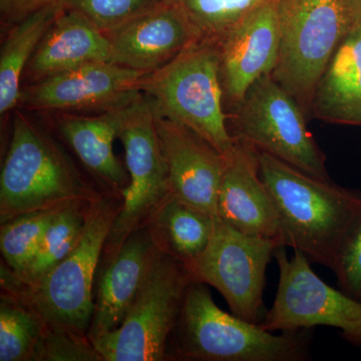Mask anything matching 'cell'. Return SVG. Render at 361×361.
I'll return each mask as SVG.
<instances>
[{
	"label": "cell",
	"mask_w": 361,
	"mask_h": 361,
	"mask_svg": "<svg viewBox=\"0 0 361 361\" xmlns=\"http://www.w3.org/2000/svg\"><path fill=\"white\" fill-rule=\"evenodd\" d=\"M260 175L274 202L282 246L334 270L361 217V192L339 186L259 151Z\"/></svg>",
	"instance_id": "obj_1"
},
{
	"label": "cell",
	"mask_w": 361,
	"mask_h": 361,
	"mask_svg": "<svg viewBox=\"0 0 361 361\" xmlns=\"http://www.w3.org/2000/svg\"><path fill=\"white\" fill-rule=\"evenodd\" d=\"M313 329L268 331L221 310L208 285L192 281L170 342L167 360L305 361L311 360Z\"/></svg>",
	"instance_id": "obj_2"
},
{
	"label": "cell",
	"mask_w": 361,
	"mask_h": 361,
	"mask_svg": "<svg viewBox=\"0 0 361 361\" xmlns=\"http://www.w3.org/2000/svg\"><path fill=\"white\" fill-rule=\"evenodd\" d=\"M101 196L61 142L18 109L13 111L11 142L0 174L1 224L25 214Z\"/></svg>",
	"instance_id": "obj_3"
},
{
	"label": "cell",
	"mask_w": 361,
	"mask_h": 361,
	"mask_svg": "<svg viewBox=\"0 0 361 361\" xmlns=\"http://www.w3.org/2000/svg\"><path fill=\"white\" fill-rule=\"evenodd\" d=\"M122 206V197L102 195L90 203L80 238L63 260L33 286L2 288L32 306L47 324L87 336L94 276Z\"/></svg>",
	"instance_id": "obj_4"
},
{
	"label": "cell",
	"mask_w": 361,
	"mask_h": 361,
	"mask_svg": "<svg viewBox=\"0 0 361 361\" xmlns=\"http://www.w3.org/2000/svg\"><path fill=\"white\" fill-rule=\"evenodd\" d=\"M279 56L271 77L310 120L316 85L361 16L353 0H279Z\"/></svg>",
	"instance_id": "obj_5"
},
{
	"label": "cell",
	"mask_w": 361,
	"mask_h": 361,
	"mask_svg": "<svg viewBox=\"0 0 361 361\" xmlns=\"http://www.w3.org/2000/svg\"><path fill=\"white\" fill-rule=\"evenodd\" d=\"M158 116L182 123L212 144L223 155L235 139L228 126L215 45L194 42L139 82Z\"/></svg>",
	"instance_id": "obj_6"
},
{
	"label": "cell",
	"mask_w": 361,
	"mask_h": 361,
	"mask_svg": "<svg viewBox=\"0 0 361 361\" xmlns=\"http://www.w3.org/2000/svg\"><path fill=\"white\" fill-rule=\"evenodd\" d=\"M186 266L161 251L122 324L92 339L103 361H163L189 285Z\"/></svg>",
	"instance_id": "obj_7"
},
{
	"label": "cell",
	"mask_w": 361,
	"mask_h": 361,
	"mask_svg": "<svg viewBox=\"0 0 361 361\" xmlns=\"http://www.w3.org/2000/svg\"><path fill=\"white\" fill-rule=\"evenodd\" d=\"M234 139L320 179L330 180L326 156L307 128L301 106L271 75L258 80L228 114Z\"/></svg>",
	"instance_id": "obj_8"
},
{
	"label": "cell",
	"mask_w": 361,
	"mask_h": 361,
	"mask_svg": "<svg viewBox=\"0 0 361 361\" xmlns=\"http://www.w3.org/2000/svg\"><path fill=\"white\" fill-rule=\"evenodd\" d=\"M118 139L125 149L130 183L123 192L122 209L104 246V262L171 197L167 165L157 134L155 110L142 92L128 106Z\"/></svg>",
	"instance_id": "obj_9"
},
{
	"label": "cell",
	"mask_w": 361,
	"mask_h": 361,
	"mask_svg": "<svg viewBox=\"0 0 361 361\" xmlns=\"http://www.w3.org/2000/svg\"><path fill=\"white\" fill-rule=\"evenodd\" d=\"M285 248L274 252L279 280L261 326L271 332L334 327L349 343L361 348V301L323 281L302 253L294 251L288 257Z\"/></svg>",
	"instance_id": "obj_10"
},
{
	"label": "cell",
	"mask_w": 361,
	"mask_h": 361,
	"mask_svg": "<svg viewBox=\"0 0 361 361\" xmlns=\"http://www.w3.org/2000/svg\"><path fill=\"white\" fill-rule=\"evenodd\" d=\"M280 246L279 240L244 234L216 217L208 247L187 269L194 281L219 292L233 314L261 324L267 313L266 270Z\"/></svg>",
	"instance_id": "obj_11"
},
{
	"label": "cell",
	"mask_w": 361,
	"mask_h": 361,
	"mask_svg": "<svg viewBox=\"0 0 361 361\" xmlns=\"http://www.w3.org/2000/svg\"><path fill=\"white\" fill-rule=\"evenodd\" d=\"M145 75L106 61L85 63L21 87L18 109L56 114L113 110L142 94L139 82Z\"/></svg>",
	"instance_id": "obj_12"
},
{
	"label": "cell",
	"mask_w": 361,
	"mask_h": 361,
	"mask_svg": "<svg viewBox=\"0 0 361 361\" xmlns=\"http://www.w3.org/2000/svg\"><path fill=\"white\" fill-rule=\"evenodd\" d=\"M155 115L171 196L217 217L225 155L186 126Z\"/></svg>",
	"instance_id": "obj_13"
},
{
	"label": "cell",
	"mask_w": 361,
	"mask_h": 361,
	"mask_svg": "<svg viewBox=\"0 0 361 361\" xmlns=\"http://www.w3.org/2000/svg\"><path fill=\"white\" fill-rule=\"evenodd\" d=\"M278 2L252 13L217 47L227 115L241 104L252 85L271 75L276 66L280 49Z\"/></svg>",
	"instance_id": "obj_14"
},
{
	"label": "cell",
	"mask_w": 361,
	"mask_h": 361,
	"mask_svg": "<svg viewBox=\"0 0 361 361\" xmlns=\"http://www.w3.org/2000/svg\"><path fill=\"white\" fill-rule=\"evenodd\" d=\"M217 217L244 234L279 240L276 209L261 178L258 149L242 140L235 139L225 154Z\"/></svg>",
	"instance_id": "obj_15"
},
{
	"label": "cell",
	"mask_w": 361,
	"mask_h": 361,
	"mask_svg": "<svg viewBox=\"0 0 361 361\" xmlns=\"http://www.w3.org/2000/svg\"><path fill=\"white\" fill-rule=\"evenodd\" d=\"M104 35L111 42L114 63L144 73L161 68L197 42L193 26L176 0Z\"/></svg>",
	"instance_id": "obj_16"
},
{
	"label": "cell",
	"mask_w": 361,
	"mask_h": 361,
	"mask_svg": "<svg viewBox=\"0 0 361 361\" xmlns=\"http://www.w3.org/2000/svg\"><path fill=\"white\" fill-rule=\"evenodd\" d=\"M148 225H142L126 239L99 277L90 341L118 329L141 290L154 261L161 252Z\"/></svg>",
	"instance_id": "obj_17"
},
{
	"label": "cell",
	"mask_w": 361,
	"mask_h": 361,
	"mask_svg": "<svg viewBox=\"0 0 361 361\" xmlns=\"http://www.w3.org/2000/svg\"><path fill=\"white\" fill-rule=\"evenodd\" d=\"M97 61L113 63L110 40L84 14L65 6L42 37L25 75L30 84Z\"/></svg>",
	"instance_id": "obj_18"
},
{
	"label": "cell",
	"mask_w": 361,
	"mask_h": 361,
	"mask_svg": "<svg viewBox=\"0 0 361 361\" xmlns=\"http://www.w3.org/2000/svg\"><path fill=\"white\" fill-rule=\"evenodd\" d=\"M129 104L102 111L97 116L58 113L56 116L59 135L78 160L111 194L121 197L129 186L130 178L127 169L114 153L113 144L118 137Z\"/></svg>",
	"instance_id": "obj_19"
},
{
	"label": "cell",
	"mask_w": 361,
	"mask_h": 361,
	"mask_svg": "<svg viewBox=\"0 0 361 361\" xmlns=\"http://www.w3.org/2000/svg\"><path fill=\"white\" fill-rule=\"evenodd\" d=\"M310 118L361 127V18L342 40L316 85Z\"/></svg>",
	"instance_id": "obj_20"
},
{
	"label": "cell",
	"mask_w": 361,
	"mask_h": 361,
	"mask_svg": "<svg viewBox=\"0 0 361 361\" xmlns=\"http://www.w3.org/2000/svg\"><path fill=\"white\" fill-rule=\"evenodd\" d=\"M65 7L63 4L44 7L6 32L0 49V116L20 108L21 78L39 42Z\"/></svg>",
	"instance_id": "obj_21"
},
{
	"label": "cell",
	"mask_w": 361,
	"mask_h": 361,
	"mask_svg": "<svg viewBox=\"0 0 361 361\" xmlns=\"http://www.w3.org/2000/svg\"><path fill=\"white\" fill-rule=\"evenodd\" d=\"M215 219L210 214L171 196L157 209L146 224L161 250L187 267L200 257L208 247Z\"/></svg>",
	"instance_id": "obj_22"
},
{
	"label": "cell",
	"mask_w": 361,
	"mask_h": 361,
	"mask_svg": "<svg viewBox=\"0 0 361 361\" xmlns=\"http://www.w3.org/2000/svg\"><path fill=\"white\" fill-rule=\"evenodd\" d=\"M90 203L78 202L59 209L25 269L13 274L2 266V285L33 286L54 269L77 245L84 230Z\"/></svg>",
	"instance_id": "obj_23"
},
{
	"label": "cell",
	"mask_w": 361,
	"mask_h": 361,
	"mask_svg": "<svg viewBox=\"0 0 361 361\" xmlns=\"http://www.w3.org/2000/svg\"><path fill=\"white\" fill-rule=\"evenodd\" d=\"M45 326L32 306L4 291L0 299V361H35Z\"/></svg>",
	"instance_id": "obj_24"
},
{
	"label": "cell",
	"mask_w": 361,
	"mask_h": 361,
	"mask_svg": "<svg viewBox=\"0 0 361 361\" xmlns=\"http://www.w3.org/2000/svg\"><path fill=\"white\" fill-rule=\"evenodd\" d=\"M193 26L197 42L218 47L261 7L279 0H176Z\"/></svg>",
	"instance_id": "obj_25"
},
{
	"label": "cell",
	"mask_w": 361,
	"mask_h": 361,
	"mask_svg": "<svg viewBox=\"0 0 361 361\" xmlns=\"http://www.w3.org/2000/svg\"><path fill=\"white\" fill-rule=\"evenodd\" d=\"M59 209L61 208L25 214L2 223L0 249L11 273L18 274L21 272L32 260L47 227Z\"/></svg>",
	"instance_id": "obj_26"
},
{
	"label": "cell",
	"mask_w": 361,
	"mask_h": 361,
	"mask_svg": "<svg viewBox=\"0 0 361 361\" xmlns=\"http://www.w3.org/2000/svg\"><path fill=\"white\" fill-rule=\"evenodd\" d=\"M169 0H65L66 8L84 14L104 33L110 32Z\"/></svg>",
	"instance_id": "obj_27"
},
{
	"label": "cell",
	"mask_w": 361,
	"mask_h": 361,
	"mask_svg": "<svg viewBox=\"0 0 361 361\" xmlns=\"http://www.w3.org/2000/svg\"><path fill=\"white\" fill-rule=\"evenodd\" d=\"M35 361H103L89 337L47 324Z\"/></svg>",
	"instance_id": "obj_28"
},
{
	"label": "cell",
	"mask_w": 361,
	"mask_h": 361,
	"mask_svg": "<svg viewBox=\"0 0 361 361\" xmlns=\"http://www.w3.org/2000/svg\"><path fill=\"white\" fill-rule=\"evenodd\" d=\"M332 271L337 278L338 288L361 301V217Z\"/></svg>",
	"instance_id": "obj_29"
},
{
	"label": "cell",
	"mask_w": 361,
	"mask_h": 361,
	"mask_svg": "<svg viewBox=\"0 0 361 361\" xmlns=\"http://www.w3.org/2000/svg\"><path fill=\"white\" fill-rule=\"evenodd\" d=\"M65 0H0V21L2 32L44 7L63 4Z\"/></svg>",
	"instance_id": "obj_30"
},
{
	"label": "cell",
	"mask_w": 361,
	"mask_h": 361,
	"mask_svg": "<svg viewBox=\"0 0 361 361\" xmlns=\"http://www.w3.org/2000/svg\"><path fill=\"white\" fill-rule=\"evenodd\" d=\"M353 4H355L356 11L360 13L361 16V0H353Z\"/></svg>",
	"instance_id": "obj_31"
}]
</instances>
